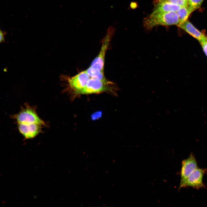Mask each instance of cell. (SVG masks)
Wrapping results in <instances>:
<instances>
[{"label":"cell","instance_id":"cell-10","mask_svg":"<svg viewBox=\"0 0 207 207\" xmlns=\"http://www.w3.org/2000/svg\"><path fill=\"white\" fill-rule=\"evenodd\" d=\"M177 25L197 39L199 41L206 37L187 20L182 23L179 24Z\"/></svg>","mask_w":207,"mask_h":207},{"label":"cell","instance_id":"cell-8","mask_svg":"<svg viewBox=\"0 0 207 207\" xmlns=\"http://www.w3.org/2000/svg\"><path fill=\"white\" fill-rule=\"evenodd\" d=\"M42 125L36 123L28 124H19L20 133L26 139L34 138L41 131Z\"/></svg>","mask_w":207,"mask_h":207},{"label":"cell","instance_id":"cell-15","mask_svg":"<svg viewBox=\"0 0 207 207\" xmlns=\"http://www.w3.org/2000/svg\"><path fill=\"white\" fill-rule=\"evenodd\" d=\"M202 49L207 57V37L199 41Z\"/></svg>","mask_w":207,"mask_h":207},{"label":"cell","instance_id":"cell-11","mask_svg":"<svg viewBox=\"0 0 207 207\" xmlns=\"http://www.w3.org/2000/svg\"><path fill=\"white\" fill-rule=\"evenodd\" d=\"M90 78L97 79L104 81H108L105 77L104 72L90 66L85 70Z\"/></svg>","mask_w":207,"mask_h":207},{"label":"cell","instance_id":"cell-2","mask_svg":"<svg viewBox=\"0 0 207 207\" xmlns=\"http://www.w3.org/2000/svg\"><path fill=\"white\" fill-rule=\"evenodd\" d=\"M61 78L65 82L67 89L76 94L78 95L86 85L90 77L84 71L72 77L62 75Z\"/></svg>","mask_w":207,"mask_h":207},{"label":"cell","instance_id":"cell-13","mask_svg":"<svg viewBox=\"0 0 207 207\" xmlns=\"http://www.w3.org/2000/svg\"><path fill=\"white\" fill-rule=\"evenodd\" d=\"M204 0H189L187 6L191 12L198 9Z\"/></svg>","mask_w":207,"mask_h":207},{"label":"cell","instance_id":"cell-1","mask_svg":"<svg viewBox=\"0 0 207 207\" xmlns=\"http://www.w3.org/2000/svg\"><path fill=\"white\" fill-rule=\"evenodd\" d=\"M179 23V18L175 12L151 14L143 22L145 27L148 29L160 25H177Z\"/></svg>","mask_w":207,"mask_h":207},{"label":"cell","instance_id":"cell-14","mask_svg":"<svg viewBox=\"0 0 207 207\" xmlns=\"http://www.w3.org/2000/svg\"><path fill=\"white\" fill-rule=\"evenodd\" d=\"M158 1H164L177 5L181 7L187 6L188 1L187 0H158Z\"/></svg>","mask_w":207,"mask_h":207},{"label":"cell","instance_id":"cell-12","mask_svg":"<svg viewBox=\"0 0 207 207\" xmlns=\"http://www.w3.org/2000/svg\"><path fill=\"white\" fill-rule=\"evenodd\" d=\"M179 21V23H182L187 20L191 13V12L188 7H181L176 12Z\"/></svg>","mask_w":207,"mask_h":207},{"label":"cell","instance_id":"cell-5","mask_svg":"<svg viewBox=\"0 0 207 207\" xmlns=\"http://www.w3.org/2000/svg\"><path fill=\"white\" fill-rule=\"evenodd\" d=\"M197 167L196 161L193 154H191L187 158L182 161L180 172L181 180L179 190L181 188L184 187L187 178Z\"/></svg>","mask_w":207,"mask_h":207},{"label":"cell","instance_id":"cell-17","mask_svg":"<svg viewBox=\"0 0 207 207\" xmlns=\"http://www.w3.org/2000/svg\"><path fill=\"white\" fill-rule=\"evenodd\" d=\"M5 32L1 30L0 31V44L5 41Z\"/></svg>","mask_w":207,"mask_h":207},{"label":"cell","instance_id":"cell-6","mask_svg":"<svg viewBox=\"0 0 207 207\" xmlns=\"http://www.w3.org/2000/svg\"><path fill=\"white\" fill-rule=\"evenodd\" d=\"M19 124H28L36 123L45 125V122L38 116L34 110L27 108L20 112L16 116Z\"/></svg>","mask_w":207,"mask_h":207},{"label":"cell","instance_id":"cell-16","mask_svg":"<svg viewBox=\"0 0 207 207\" xmlns=\"http://www.w3.org/2000/svg\"><path fill=\"white\" fill-rule=\"evenodd\" d=\"M102 115V112L101 111L96 112L91 115V119L94 120L99 119L101 117Z\"/></svg>","mask_w":207,"mask_h":207},{"label":"cell","instance_id":"cell-3","mask_svg":"<svg viewBox=\"0 0 207 207\" xmlns=\"http://www.w3.org/2000/svg\"><path fill=\"white\" fill-rule=\"evenodd\" d=\"M109 81H104L97 79L90 78L85 87L78 95L90 94L102 92L114 93V89Z\"/></svg>","mask_w":207,"mask_h":207},{"label":"cell","instance_id":"cell-7","mask_svg":"<svg viewBox=\"0 0 207 207\" xmlns=\"http://www.w3.org/2000/svg\"><path fill=\"white\" fill-rule=\"evenodd\" d=\"M205 172V169L197 167L187 178L184 187H190L198 189L204 187L203 178Z\"/></svg>","mask_w":207,"mask_h":207},{"label":"cell","instance_id":"cell-4","mask_svg":"<svg viewBox=\"0 0 207 207\" xmlns=\"http://www.w3.org/2000/svg\"><path fill=\"white\" fill-rule=\"evenodd\" d=\"M115 31V29L113 27L110 26L108 28L106 35L103 40L100 51L98 55L92 61L90 66L104 72L106 52Z\"/></svg>","mask_w":207,"mask_h":207},{"label":"cell","instance_id":"cell-19","mask_svg":"<svg viewBox=\"0 0 207 207\" xmlns=\"http://www.w3.org/2000/svg\"><path fill=\"white\" fill-rule=\"evenodd\" d=\"M1 30L0 29V31Z\"/></svg>","mask_w":207,"mask_h":207},{"label":"cell","instance_id":"cell-9","mask_svg":"<svg viewBox=\"0 0 207 207\" xmlns=\"http://www.w3.org/2000/svg\"><path fill=\"white\" fill-rule=\"evenodd\" d=\"M181 7L178 5L168 1H158L155 4L152 14L169 12H177Z\"/></svg>","mask_w":207,"mask_h":207},{"label":"cell","instance_id":"cell-18","mask_svg":"<svg viewBox=\"0 0 207 207\" xmlns=\"http://www.w3.org/2000/svg\"><path fill=\"white\" fill-rule=\"evenodd\" d=\"M187 0V1H189V0Z\"/></svg>","mask_w":207,"mask_h":207}]
</instances>
